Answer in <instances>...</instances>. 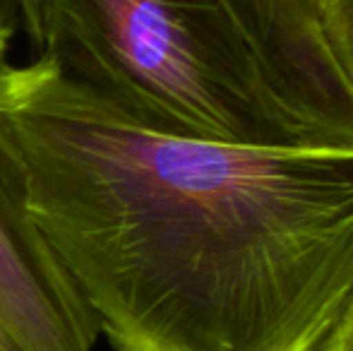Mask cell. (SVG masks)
<instances>
[{"label": "cell", "instance_id": "cell-4", "mask_svg": "<svg viewBox=\"0 0 353 351\" xmlns=\"http://www.w3.org/2000/svg\"><path fill=\"white\" fill-rule=\"evenodd\" d=\"M320 27L353 89V0H315Z\"/></svg>", "mask_w": 353, "mask_h": 351}, {"label": "cell", "instance_id": "cell-7", "mask_svg": "<svg viewBox=\"0 0 353 351\" xmlns=\"http://www.w3.org/2000/svg\"><path fill=\"white\" fill-rule=\"evenodd\" d=\"M22 12V32L37 48L39 43V22H41V0H17Z\"/></svg>", "mask_w": 353, "mask_h": 351}, {"label": "cell", "instance_id": "cell-2", "mask_svg": "<svg viewBox=\"0 0 353 351\" xmlns=\"http://www.w3.org/2000/svg\"><path fill=\"white\" fill-rule=\"evenodd\" d=\"M37 51L159 135L353 150L315 0H41Z\"/></svg>", "mask_w": 353, "mask_h": 351}, {"label": "cell", "instance_id": "cell-6", "mask_svg": "<svg viewBox=\"0 0 353 351\" xmlns=\"http://www.w3.org/2000/svg\"><path fill=\"white\" fill-rule=\"evenodd\" d=\"M317 351H353V301Z\"/></svg>", "mask_w": 353, "mask_h": 351}, {"label": "cell", "instance_id": "cell-1", "mask_svg": "<svg viewBox=\"0 0 353 351\" xmlns=\"http://www.w3.org/2000/svg\"><path fill=\"white\" fill-rule=\"evenodd\" d=\"M0 137L113 351H317L353 301V150L159 135L46 56L0 68Z\"/></svg>", "mask_w": 353, "mask_h": 351}, {"label": "cell", "instance_id": "cell-8", "mask_svg": "<svg viewBox=\"0 0 353 351\" xmlns=\"http://www.w3.org/2000/svg\"><path fill=\"white\" fill-rule=\"evenodd\" d=\"M0 351H14L12 347H10V342H8V339H5L3 330H0Z\"/></svg>", "mask_w": 353, "mask_h": 351}, {"label": "cell", "instance_id": "cell-5", "mask_svg": "<svg viewBox=\"0 0 353 351\" xmlns=\"http://www.w3.org/2000/svg\"><path fill=\"white\" fill-rule=\"evenodd\" d=\"M22 29V12L17 0H0V68L10 63V51Z\"/></svg>", "mask_w": 353, "mask_h": 351}, {"label": "cell", "instance_id": "cell-3", "mask_svg": "<svg viewBox=\"0 0 353 351\" xmlns=\"http://www.w3.org/2000/svg\"><path fill=\"white\" fill-rule=\"evenodd\" d=\"M0 330L14 351H94L99 325L34 224L27 183L0 137Z\"/></svg>", "mask_w": 353, "mask_h": 351}]
</instances>
